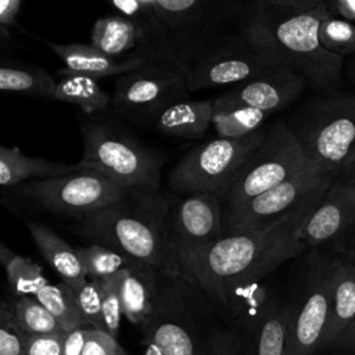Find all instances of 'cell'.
<instances>
[{
  "mask_svg": "<svg viewBox=\"0 0 355 355\" xmlns=\"http://www.w3.org/2000/svg\"><path fill=\"white\" fill-rule=\"evenodd\" d=\"M320 200L265 227L225 234L211 248L194 280L222 313L232 315L254 300L262 279L306 250L300 233Z\"/></svg>",
  "mask_w": 355,
  "mask_h": 355,
  "instance_id": "cell-1",
  "label": "cell"
},
{
  "mask_svg": "<svg viewBox=\"0 0 355 355\" xmlns=\"http://www.w3.org/2000/svg\"><path fill=\"white\" fill-rule=\"evenodd\" d=\"M330 15L327 3L290 11L265 0H251L239 17V32L265 58L286 65L318 94L338 92L345 58L327 51L319 26Z\"/></svg>",
  "mask_w": 355,
  "mask_h": 355,
  "instance_id": "cell-2",
  "label": "cell"
},
{
  "mask_svg": "<svg viewBox=\"0 0 355 355\" xmlns=\"http://www.w3.org/2000/svg\"><path fill=\"white\" fill-rule=\"evenodd\" d=\"M171 194L129 190L79 220L82 234L166 275H182L169 230Z\"/></svg>",
  "mask_w": 355,
  "mask_h": 355,
  "instance_id": "cell-3",
  "label": "cell"
},
{
  "mask_svg": "<svg viewBox=\"0 0 355 355\" xmlns=\"http://www.w3.org/2000/svg\"><path fill=\"white\" fill-rule=\"evenodd\" d=\"M218 312L194 279L161 272L153 311L140 329L144 341L157 344L165 355H207L225 327L218 323Z\"/></svg>",
  "mask_w": 355,
  "mask_h": 355,
  "instance_id": "cell-4",
  "label": "cell"
},
{
  "mask_svg": "<svg viewBox=\"0 0 355 355\" xmlns=\"http://www.w3.org/2000/svg\"><path fill=\"white\" fill-rule=\"evenodd\" d=\"M287 123L305 157L320 169L337 178L355 161V93L318 94Z\"/></svg>",
  "mask_w": 355,
  "mask_h": 355,
  "instance_id": "cell-5",
  "label": "cell"
},
{
  "mask_svg": "<svg viewBox=\"0 0 355 355\" xmlns=\"http://www.w3.org/2000/svg\"><path fill=\"white\" fill-rule=\"evenodd\" d=\"M82 169L97 172L128 190L158 191L164 157L107 123L82 125Z\"/></svg>",
  "mask_w": 355,
  "mask_h": 355,
  "instance_id": "cell-6",
  "label": "cell"
},
{
  "mask_svg": "<svg viewBox=\"0 0 355 355\" xmlns=\"http://www.w3.org/2000/svg\"><path fill=\"white\" fill-rule=\"evenodd\" d=\"M309 162L287 121L273 123L266 128L261 144L218 193L223 214L283 183Z\"/></svg>",
  "mask_w": 355,
  "mask_h": 355,
  "instance_id": "cell-7",
  "label": "cell"
},
{
  "mask_svg": "<svg viewBox=\"0 0 355 355\" xmlns=\"http://www.w3.org/2000/svg\"><path fill=\"white\" fill-rule=\"evenodd\" d=\"M266 129H259L243 137H216L190 150L169 173V187L173 194L219 193L261 144Z\"/></svg>",
  "mask_w": 355,
  "mask_h": 355,
  "instance_id": "cell-8",
  "label": "cell"
},
{
  "mask_svg": "<svg viewBox=\"0 0 355 355\" xmlns=\"http://www.w3.org/2000/svg\"><path fill=\"white\" fill-rule=\"evenodd\" d=\"M12 190L18 197L42 209L73 216L78 220L119 201L129 193L111 179L87 169L29 180Z\"/></svg>",
  "mask_w": 355,
  "mask_h": 355,
  "instance_id": "cell-9",
  "label": "cell"
},
{
  "mask_svg": "<svg viewBox=\"0 0 355 355\" xmlns=\"http://www.w3.org/2000/svg\"><path fill=\"white\" fill-rule=\"evenodd\" d=\"M169 230L182 273L196 279L204 258L223 237V208L219 196L172 193Z\"/></svg>",
  "mask_w": 355,
  "mask_h": 355,
  "instance_id": "cell-10",
  "label": "cell"
},
{
  "mask_svg": "<svg viewBox=\"0 0 355 355\" xmlns=\"http://www.w3.org/2000/svg\"><path fill=\"white\" fill-rule=\"evenodd\" d=\"M336 176L309 162L291 178L244 205L223 214V236L261 229L323 198Z\"/></svg>",
  "mask_w": 355,
  "mask_h": 355,
  "instance_id": "cell-11",
  "label": "cell"
},
{
  "mask_svg": "<svg viewBox=\"0 0 355 355\" xmlns=\"http://www.w3.org/2000/svg\"><path fill=\"white\" fill-rule=\"evenodd\" d=\"M189 93L182 68L148 64L116 79L111 107L123 119L154 126L168 107L186 100Z\"/></svg>",
  "mask_w": 355,
  "mask_h": 355,
  "instance_id": "cell-12",
  "label": "cell"
},
{
  "mask_svg": "<svg viewBox=\"0 0 355 355\" xmlns=\"http://www.w3.org/2000/svg\"><path fill=\"white\" fill-rule=\"evenodd\" d=\"M302 283L288 304L286 355H313L320 349L331 305V259L313 254Z\"/></svg>",
  "mask_w": 355,
  "mask_h": 355,
  "instance_id": "cell-13",
  "label": "cell"
},
{
  "mask_svg": "<svg viewBox=\"0 0 355 355\" xmlns=\"http://www.w3.org/2000/svg\"><path fill=\"white\" fill-rule=\"evenodd\" d=\"M168 31L184 69L194 51L251 0H144Z\"/></svg>",
  "mask_w": 355,
  "mask_h": 355,
  "instance_id": "cell-14",
  "label": "cell"
},
{
  "mask_svg": "<svg viewBox=\"0 0 355 355\" xmlns=\"http://www.w3.org/2000/svg\"><path fill=\"white\" fill-rule=\"evenodd\" d=\"M277 65L259 54L240 32L218 33L190 57L184 67L190 92L239 85L261 71Z\"/></svg>",
  "mask_w": 355,
  "mask_h": 355,
  "instance_id": "cell-15",
  "label": "cell"
},
{
  "mask_svg": "<svg viewBox=\"0 0 355 355\" xmlns=\"http://www.w3.org/2000/svg\"><path fill=\"white\" fill-rule=\"evenodd\" d=\"M232 316L244 355H286L288 304L273 291L263 287L261 294Z\"/></svg>",
  "mask_w": 355,
  "mask_h": 355,
  "instance_id": "cell-16",
  "label": "cell"
},
{
  "mask_svg": "<svg viewBox=\"0 0 355 355\" xmlns=\"http://www.w3.org/2000/svg\"><path fill=\"white\" fill-rule=\"evenodd\" d=\"M306 87L304 78L288 67L272 65L248 80L234 85L218 98L272 114L293 104Z\"/></svg>",
  "mask_w": 355,
  "mask_h": 355,
  "instance_id": "cell-17",
  "label": "cell"
},
{
  "mask_svg": "<svg viewBox=\"0 0 355 355\" xmlns=\"http://www.w3.org/2000/svg\"><path fill=\"white\" fill-rule=\"evenodd\" d=\"M355 225V184L338 178L304 223L300 239L306 248H318L337 240Z\"/></svg>",
  "mask_w": 355,
  "mask_h": 355,
  "instance_id": "cell-18",
  "label": "cell"
},
{
  "mask_svg": "<svg viewBox=\"0 0 355 355\" xmlns=\"http://www.w3.org/2000/svg\"><path fill=\"white\" fill-rule=\"evenodd\" d=\"M107 1L137 28L140 42L137 50L133 51L136 55L141 57L147 64L178 67L183 69L168 31L144 0Z\"/></svg>",
  "mask_w": 355,
  "mask_h": 355,
  "instance_id": "cell-19",
  "label": "cell"
},
{
  "mask_svg": "<svg viewBox=\"0 0 355 355\" xmlns=\"http://www.w3.org/2000/svg\"><path fill=\"white\" fill-rule=\"evenodd\" d=\"M47 44L64 61L67 69L76 73L89 75L96 79L114 75L122 76L148 65L135 53L126 58H114L92 44H60L53 42H47Z\"/></svg>",
  "mask_w": 355,
  "mask_h": 355,
  "instance_id": "cell-20",
  "label": "cell"
},
{
  "mask_svg": "<svg viewBox=\"0 0 355 355\" xmlns=\"http://www.w3.org/2000/svg\"><path fill=\"white\" fill-rule=\"evenodd\" d=\"M161 272L151 265L135 261L121 272V300L123 316L133 324L141 326L150 316L158 287Z\"/></svg>",
  "mask_w": 355,
  "mask_h": 355,
  "instance_id": "cell-21",
  "label": "cell"
},
{
  "mask_svg": "<svg viewBox=\"0 0 355 355\" xmlns=\"http://www.w3.org/2000/svg\"><path fill=\"white\" fill-rule=\"evenodd\" d=\"M82 171L79 162L65 164L39 157H29L17 146L0 144V184L14 189L28 179H47Z\"/></svg>",
  "mask_w": 355,
  "mask_h": 355,
  "instance_id": "cell-22",
  "label": "cell"
},
{
  "mask_svg": "<svg viewBox=\"0 0 355 355\" xmlns=\"http://www.w3.org/2000/svg\"><path fill=\"white\" fill-rule=\"evenodd\" d=\"M355 318V266L345 258H331V305L320 349L336 338Z\"/></svg>",
  "mask_w": 355,
  "mask_h": 355,
  "instance_id": "cell-23",
  "label": "cell"
},
{
  "mask_svg": "<svg viewBox=\"0 0 355 355\" xmlns=\"http://www.w3.org/2000/svg\"><path fill=\"white\" fill-rule=\"evenodd\" d=\"M28 230L44 261L69 287H78L87 280L78 251L72 248L51 227L37 222H28Z\"/></svg>",
  "mask_w": 355,
  "mask_h": 355,
  "instance_id": "cell-24",
  "label": "cell"
},
{
  "mask_svg": "<svg viewBox=\"0 0 355 355\" xmlns=\"http://www.w3.org/2000/svg\"><path fill=\"white\" fill-rule=\"evenodd\" d=\"M214 100H182L168 107L154 123V129L164 135L196 140L212 122Z\"/></svg>",
  "mask_w": 355,
  "mask_h": 355,
  "instance_id": "cell-25",
  "label": "cell"
},
{
  "mask_svg": "<svg viewBox=\"0 0 355 355\" xmlns=\"http://www.w3.org/2000/svg\"><path fill=\"white\" fill-rule=\"evenodd\" d=\"M55 79L35 64L3 60L0 67V90L33 98L54 100Z\"/></svg>",
  "mask_w": 355,
  "mask_h": 355,
  "instance_id": "cell-26",
  "label": "cell"
},
{
  "mask_svg": "<svg viewBox=\"0 0 355 355\" xmlns=\"http://www.w3.org/2000/svg\"><path fill=\"white\" fill-rule=\"evenodd\" d=\"M55 75L60 80L55 85L54 100L75 104L86 114L104 110L111 104V96L104 92L98 79L67 68L58 69Z\"/></svg>",
  "mask_w": 355,
  "mask_h": 355,
  "instance_id": "cell-27",
  "label": "cell"
},
{
  "mask_svg": "<svg viewBox=\"0 0 355 355\" xmlns=\"http://www.w3.org/2000/svg\"><path fill=\"white\" fill-rule=\"evenodd\" d=\"M139 42L137 28L119 12L100 17L92 28L90 44L114 58H119L130 50L136 51Z\"/></svg>",
  "mask_w": 355,
  "mask_h": 355,
  "instance_id": "cell-28",
  "label": "cell"
},
{
  "mask_svg": "<svg viewBox=\"0 0 355 355\" xmlns=\"http://www.w3.org/2000/svg\"><path fill=\"white\" fill-rule=\"evenodd\" d=\"M215 107L212 122L215 132L219 137H243L261 129L268 112L236 103H226L214 98Z\"/></svg>",
  "mask_w": 355,
  "mask_h": 355,
  "instance_id": "cell-29",
  "label": "cell"
},
{
  "mask_svg": "<svg viewBox=\"0 0 355 355\" xmlns=\"http://www.w3.org/2000/svg\"><path fill=\"white\" fill-rule=\"evenodd\" d=\"M0 261L4 266L7 283L14 297L35 295L47 282L42 266L29 257L11 251L4 243L0 244Z\"/></svg>",
  "mask_w": 355,
  "mask_h": 355,
  "instance_id": "cell-30",
  "label": "cell"
},
{
  "mask_svg": "<svg viewBox=\"0 0 355 355\" xmlns=\"http://www.w3.org/2000/svg\"><path fill=\"white\" fill-rule=\"evenodd\" d=\"M33 297L50 311L65 333L80 327L79 311L72 290L65 283L51 284L47 280Z\"/></svg>",
  "mask_w": 355,
  "mask_h": 355,
  "instance_id": "cell-31",
  "label": "cell"
},
{
  "mask_svg": "<svg viewBox=\"0 0 355 355\" xmlns=\"http://www.w3.org/2000/svg\"><path fill=\"white\" fill-rule=\"evenodd\" d=\"M76 251L87 279H104L118 275L135 262L128 255L97 243L79 247Z\"/></svg>",
  "mask_w": 355,
  "mask_h": 355,
  "instance_id": "cell-32",
  "label": "cell"
},
{
  "mask_svg": "<svg viewBox=\"0 0 355 355\" xmlns=\"http://www.w3.org/2000/svg\"><path fill=\"white\" fill-rule=\"evenodd\" d=\"M14 313L28 336H49V334H64L57 319L50 311L39 302L33 295L15 297Z\"/></svg>",
  "mask_w": 355,
  "mask_h": 355,
  "instance_id": "cell-33",
  "label": "cell"
},
{
  "mask_svg": "<svg viewBox=\"0 0 355 355\" xmlns=\"http://www.w3.org/2000/svg\"><path fill=\"white\" fill-rule=\"evenodd\" d=\"M76 308L79 311L80 326L105 331L103 318V288L100 279H87L78 287H71Z\"/></svg>",
  "mask_w": 355,
  "mask_h": 355,
  "instance_id": "cell-34",
  "label": "cell"
},
{
  "mask_svg": "<svg viewBox=\"0 0 355 355\" xmlns=\"http://www.w3.org/2000/svg\"><path fill=\"white\" fill-rule=\"evenodd\" d=\"M323 47L343 58L355 54V24L336 15L326 17L319 26Z\"/></svg>",
  "mask_w": 355,
  "mask_h": 355,
  "instance_id": "cell-35",
  "label": "cell"
},
{
  "mask_svg": "<svg viewBox=\"0 0 355 355\" xmlns=\"http://www.w3.org/2000/svg\"><path fill=\"white\" fill-rule=\"evenodd\" d=\"M28 334L14 313V300L4 298L0 306V355H26Z\"/></svg>",
  "mask_w": 355,
  "mask_h": 355,
  "instance_id": "cell-36",
  "label": "cell"
},
{
  "mask_svg": "<svg viewBox=\"0 0 355 355\" xmlns=\"http://www.w3.org/2000/svg\"><path fill=\"white\" fill-rule=\"evenodd\" d=\"M101 288H103V318L105 324V331L110 333L112 337L118 338L121 319L123 315L122 309V300L119 291L121 283V272L118 275L100 279Z\"/></svg>",
  "mask_w": 355,
  "mask_h": 355,
  "instance_id": "cell-37",
  "label": "cell"
},
{
  "mask_svg": "<svg viewBox=\"0 0 355 355\" xmlns=\"http://www.w3.org/2000/svg\"><path fill=\"white\" fill-rule=\"evenodd\" d=\"M82 355H128V352L110 333L87 327Z\"/></svg>",
  "mask_w": 355,
  "mask_h": 355,
  "instance_id": "cell-38",
  "label": "cell"
},
{
  "mask_svg": "<svg viewBox=\"0 0 355 355\" xmlns=\"http://www.w3.org/2000/svg\"><path fill=\"white\" fill-rule=\"evenodd\" d=\"M207 355H244L239 330L234 326L223 327L212 341Z\"/></svg>",
  "mask_w": 355,
  "mask_h": 355,
  "instance_id": "cell-39",
  "label": "cell"
},
{
  "mask_svg": "<svg viewBox=\"0 0 355 355\" xmlns=\"http://www.w3.org/2000/svg\"><path fill=\"white\" fill-rule=\"evenodd\" d=\"M67 333L49 336H28L26 355H61Z\"/></svg>",
  "mask_w": 355,
  "mask_h": 355,
  "instance_id": "cell-40",
  "label": "cell"
},
{
  "mask_svg": "<svg viewBox=\"0 0 355 355\" xmlns=\"http://www.w3.org/2000/svg\"><path fill=\"white\" fill-rule=\"evenodd\" d=\"M86 333H87V327H82V326L67 333L64 338L61 355H82Z\"/></svg>",
  "mask_w": 355,
  "mask_h": 355,
  "instance_id": "cell-41",
  "label": "cell"
},
{
  "mask_svg": "<svg viewBox=\"0 0 355 355\" xmlns=\"http://www.w3.org/2000/svg\"><path fill=\"white\" fill-rule=\"evenodd\" d=\"M21 1L22 0H0V24L3 31L15 24L21 10Z\"/></svg>",
  "mask_w": 355,
  "mask_h": 355,
  "instance_id": "cell-42",
  "label": "cell"
},
{
  "mask_svg": "<svg viewBox=\"0 0 355 355\" xmlns=\"http://www.w3.org/2000/svg\"><path fill=\"white\" fill-rule=\"evenodd\" d=\"M331 15L355 24V0H326Z\"/></svg>",
  "mask_w": 355,
  "mask_h": 355,
  "instance_id": "cell-43",
  "label": "cell"
},
{
  "mask_svg": "<svg viewBox=\"0 0 355 355\" xmlns=\"http://www.w3.org/2000/svg\"><path fill=\"white\" fill-rule=\"evenodd\" d=\"M265 1L290 11H308L318 7L320 3H324L326 0H265Z\"/></svg>",
  "mask_w": 355,
  "mask_h": 355,
  "instance_id": "cell-44",
  "label": "cell"
},
{
  "mask_svg": "<svg viewBox=\"0 0 355 355\" xmlns=\"http://www.w3.org/2000/svg\"><path fill=\"white\" fill-rule=\"evenodd\" d=\"M331 347H338L355 352V318L341 331V334L336 338Z\"/></svg>",
  "mask_w": 355,
  "mask_h": 355,
  "instance_id": "cell-45",
  "label": "cell"
},
{
  "mask_svg": "<svg viewBox=\"0 0 355 355\" xmlns=\"http://www.w3.org/2000/svg\"><path fill=\"white\" fill-rule=\"evenodd\" d=\"M338 179L347 182V183H351V184H355V161H352L349 165H347L337 176Z\"/></svg>",
  "mask_w": 355,
  "mask_h": 355,
  "instance_id": "cell-46",
  "label": "cell"
},
{
  "mask_svg": "<svg viewBox=\"0 0 355 355\" xmlns=\"http://www.w3.org/2000/svg\"><path fill=\"white\" fill-rule=\"evenodd\" d=\"M345 75L349 80V83L355 85V54L349 57V60L347 61V65H345Z\"/></svg>",
  "mask_w": 355,
  "mask_h": 355,
  "instance_id": "cell-47",
  "label": "cell"
},
{
  "mask_svg": "<svg viewBox=\"0 0 355 355\" xmlns=\"http://www.w3.org/2000/svg\"><path fill=\"white\" fill-rule=\"evenodd\" d=\"M144 344H146V348H144V351H143V355H165V354L162 352V349H161L157 344H154V343H146V341H144Z\"/></svg>",
  "mask_w": 355,
  "mask_h": 355,
  "instance_id": "cell-48",
  "label": "cell"
},
{
  "mask_svg": "<svg viewBox=\"0 0 355 355\" xmlns=\"http://www.w3.org/2000/svg\"><path fill=\"white\" fill-rule=\"evenodd\" d=\"M344 254H345V258L355 266V243L352 244V247L348 251H344Z\"/></svg>",
  "mask_w": 355,
  "mask_h": 355,
  "instance_id": "cell-49",
  "label": "cell"
}]
</instances>
